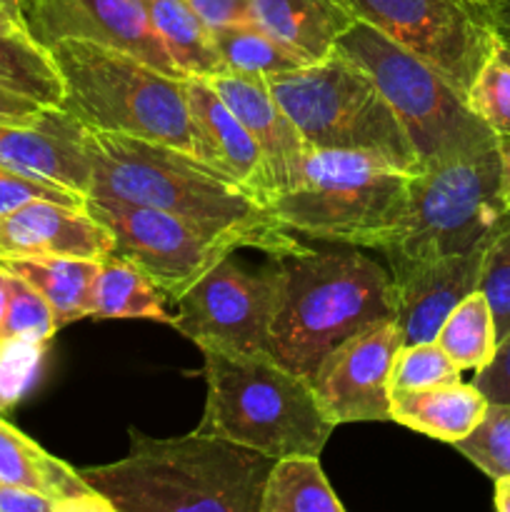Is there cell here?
I'll return each instance as SVG.
<instances>
[{
  "instance_id": "cell-1",
  "label": "cell",
  "mask_w": 510,
  "mask_h": 512,
  "mask_svg": "<svg viewBox=\"0 0 510 512\" xmlns=\"http://www.w3.org/2000/svg\"><path fill=\"white\" fill-rule=\"evenodd\" d=\"M90 158L88 198L120 200L183 215L210 228L245 238L270 258L303 250L275 213L240 183L195 155L133 135L85 128Z\"/></svg>"
},
{
  "instance_id": "cell-2",
  "label": "cell",
  "mask_w": 510,
  "mask_h": 512,
  "mask_svg": "<svg viewBox=\"0 0 510 512\" xmlns=\"http://www.w3.org/2000/svg\"><path fill=\"white\" fill-rule=\"evenodd\" d=\"M275 460L245 445L193 430L158 440L130 430V453L80 475L115 512H260Z\"/></svg>"
},
{
  "instance_id": "cell-3",
  "label": "cell",
  "mask_w": 510,
  "mask_h": 512,
  "mask_svg": "<svg viewBox=\"0 0 510 512\" xmlns=\"http://www.w3.org/2000/svg\"><path fill=\"white\" fill-rule=\"evenodd\" d=\"M283 270L270 355L303 378L350 335L395 320L393 275L355 250H310L275 258Z\"/></svg>"
},
{
  "instance_id": "cell-4",
  "label": "cell",
  "mask_w": 510,
  "mask_h": 512,
  "mask_svg": "<svg viewBox=\"0 0 510 512\" xmlns=\"http://www.w3.org/2000/svg\"><path fill=\"white\" fill-rule=\"evenodd\" d=\"M48 50L65 85L60 108L85 128L170 145L215 168L190 113L185 78L93 40L65 38Z\"/></svg>"
},
{
  "instance_id": "cell-5",
  "label": "cell",
  "mask_w": 510,
  "mask_h": 512,
  "mask_svg": "<svg viewBox=\"0 0 510 512\" xmlns=\"http://www.w3.org/2000/svg\"><path fill=\"white\" fill-rule=\"evenodd\" d=\"M200 353L208 398L198 433L245 445L273 460L323 453L335 423L308 378L285 368L268 350L240 353L203 345Z\"/></svg>"
},
{
  "instance_id": "cell-6",
  "label": "cell",
  "mask_w": 510,
  "mask_h": 512,
  "mask_svg": "<svg viewBox=\"0 0 510 512\" xmlns=\"http://www.w3.org/2000/svg\"><path fill=\"white\" fill-rule=\"evenodd\" d=\"M408 193L410 173L378 155L308 148L300 183L270 208L285 230L385 250L403 228Z\"/></svg>"
},
{
  "instance_id": "cell-7",
  "label": "cell",
  "mask_w": 510,
  "mask_h": 512,
  "mask_svg": "<svg viewBox=\"0 0 510 512\" xmlns=\"http://www.w3.org/2000/svg\"><path fill=\"white\" fill-rule=\"evenodd\" d=\"M265 83L308 148L358 150L410 175L420 170L418 153L373 75L340 50Z\"/></svg>"
},
{
  "instance_id": "cell-8",
  "label": "cell",
  "mask_w": 510,
  "mask_h": 512,
  "mask_svg": "<svg viewBox=\"0 0 510 512\" xmlns=\"http://www.w3.org/2000/svg\"><path fill=\"white\" fill-rule=\"evenodd\" d=\"M498 143L410 175L408 213L398 238L383 250L390 275L485 248L508 220Z\"/></svg>"
},
{
  "instance_id": "cell-9",
  "label": "cell",
  "mask_w": 510,
  "mask_h": 512,
  "mask_svg": "<svg viewBox=\"0 0 510 512\" xmlns=\"http://www.w3.org/2000/svg\"><path fill=\"white\" fill-rule=\"evenodd\" d=\"M335 50L373 75L413 143L420 168L478 153L498 143V135L475 115L468 98L445 75L410 50L400 48L373 25L355 20L340 35Z\"/></svg>"
},
{
  "instance_id": "cell-10",
  "label": "cell",
  "mask_w": 510,
  "mask_h": 512,
  "mask_svg": "<svg viewBox=\"0 0 510 512\" xmlns=\"http://www.w3.org/2000/svg\"><path fill=\"white\" fill-rule=\"evenodd\" d=\"M85 210L113 235L115 258L135 265L173 303L220 260L248 248L240 235L158 208L88 198Z\"/></svg>"
},
{
  "instance_id": "cell-11",
  "label": "cell",
  "mask_w": 510,
  "mask_h": 512,
  "mask_svg": "<svg viewBox=\"0 0 510 512\" xmlns=\"http://www.w3.org/2000/svg\"><path fill=\"white\" fill-rule=\"evenodd\" d=\"M355 20L433 65L468 98L480 70L500 50L483 0H343Z\"/></svg>"
},
{
  "instance_id": "cell-12",
  "label": "cell",
  "mask_w": 510,
  "mask_h": 512,
  "mask_svg": "<svg viewBox=\"0 0 510 512\" xmlns=\"http://www.w3.org/2000/svg\"><path fill=\"white\" fill-rule=\"evenodd\" d=\"M280 290L283 270L275 258L263 273H248L225 258L175 303L178 313L170 325L198 348L218 345L240 353H270Z\"/></svg>"
},
{
  "instance_id": "cell-13",
  "label": "cell",
  "mask_w": 510,
  "mask_h": 512,
  "mask_svg": "<svg viewBox=\"0 0 510 512\" xmlns=\"http://www.w3.org/2000/svg\"><path fill=\"white\" fill-rule=\"evenodd\" d=\"M403 335L383 320L335 345L315 368V395L335 425L390 420V368Z\"/></svg>"
},
{
  "instance_id": "cell-14",
  "label": "cell",
  "mask_w": 510,
  "mask_h": 512,
  "mask_svg": "<svg viewBox=\"0 0 510 512\" xmlns=\"http://www.w3.org/2000/svg\"><path fill=\"white\" fill-rule=\"evenodd\" d=\"M28 30L45 48L65 38L93 40L185 78L155 33L143 0H33Z\"/></svg>"
},
{
  "instance_id": "cell-15",
  "label": "cell",
  "mask_w": 510,
  "mask_h": 512,
  "mask_svg": "<svg viewBox=\"0 0 510 512\" xmlns=\"http://www.w3.org/2000/svg\"><path fill=\"white\" fill-rule=\"evenodd\" d=\"M0 165L85 198L90 193L85 125L63 108H45L35 123H0Z\"/></svg>"
},
{
  "instance_id": "cell-16",
  "label": "cell",
  "mask_w": 510,
  "mask_h": 512,
  "mask_svg": "<svg viewBox=\"0 0 510 512\" xmlns=\"http://www.w3.org/2000/svg\"><path fill=\"white\" fill-rule=\"evenodd\" d=\"M113 235L85 208L30 200L0 213V260L13 258H113Z\"/></svg>"
},
{
  "instance_id": "cell-17",
  "label": "cell",
  "mask_w": 510,
  "mask_h": 512,
  "mask_svg": "<svg viewBox=\"0 0 510 512\" xmlns=\"http://www.w3.org/2000/svg\"><path fill=\"white\" fill-rule=\"evenodd\" d=\"M485 248L445 255L393 278L395 323L403 335V345L430 343L438 338L445 318L478 290Z\"/></svg>"
},
{
  "instance_id": "cell-18",
  "label": "cell",
  "mask_w": 510,
  "mask_h": 512,
  "mask_svg": "<svg viewBox=\"0 0 510 512\" xmlns=\"http://www.w3.org/2000/svg\"><path fill=\"white\" fill-rule=\"evenodd\" d=\"M208 80L218 90L220 98L225 100V105L248 128L255 143L260 145L265 160H268V168L275 180V188H278V195L295 188L300 183V178H303L308 145H305L303 135L295 128L293 120L288 118L283 105L270 93L268 83L233 73L215 75V78Z\"/></svg>"
},
{
  "instance_id": "cell-19",
  "label": "cell",
  "mask_w": 510,
  "mask_h": 512,
  "mask_svg": "<svg viewBox=\"0 0 510 512\" xmlns=\"http://www.w3.org/2000/svg\"><path fill=\"white\" fill-rule=\"evenodd\" d=\"M185 95H188L190 113L208 143L210 155H213L215 168L223 170L225 175L243 185L258 203L270 208L278 195L275 180L270 175L268 160L263 150L255 143L253 135L248 133L238 115L225 105L218 90L213 88L203 75H185ZM273 210V208H270Z\"/></svg>"
},
{
  "instance_id": "cell-20",
  "label": "cell",
  "mask_w": 510,
  "mask_h": 512,
  "mask_svg": "<svg viewBox=\"0 0 510 512\" xmlns=\"http://www.w3.org/2000/svg\"><path fill=\"white\" fill-rule=\"evenodd\" d=\"M0 483L40 490L65 500L73 512H115L113 505L85 483L80 470L45 453L35 440L0 418Z\"/></svg>"
},
{
  "instance_id": "cell-21",
  "label": "cell",
  "mask_w": 510,
  "mask_h": 512,
  "mask_svg": "<svg viewBox=\"0 0 510 512\" xmlns=\"http://www.w3.org/2000/svg\"><path fill=\"white\" fill-rule=\"evenodd\" d=\"M253 20L308 63L328 58L355 23L343 0H250Z\"/></svg>"
},
{
  "instance_id": "cell-22",
  "label": "cell",
  "mask_w": 510,
  "mask_h": 512,
  "mask_svg": "<svg viewBox=\"0 0 510 512\" xmlns=\"http://www.w3.org/2000/svg\"><path fill=\"white\" fill-rule=\"evenodd\" d=\"M488 400L475 383H443L390 398V420L428 438L455 445L475 430Z\"/></svg>"
},
{
  "instance_id": "cell-23",
  "label": "cell",
  "mask_w": 510,
  "mask_h": 512,
  "mask_svg": "<svg viewBox=\"0 0 510 512\" xmlns=\"http://www.w3.org/2000/svg\"><path fill=\"white\" fill-rule=\"evenodd\" d=\"M0 265L33 285L48 300L58 328L90 318V295L100 268L98 260L13 258L0 260Z\"/></svg>"
},
{
  "instance_id": "cell-24",
  "label": "cell",
  "mask_w": 510,
  "mask_h": 512,
  "mask_svg": "<svg viewBox=\"0 0 510 512\" xmlns=\"http://www.w3.org/2000/svg\"><path fill=\"white\" fill-rule=\"evenodd\" d=\"M143 5L155 33L185 75L215 78L228 73L223 58L215 50L208 25L190 10L185 0H143Z\"/></svg>"
},
{
  "instance_id": "cell-25",
  "label": "cell",
  "mask_w": 510,
  "mask_h": 512,
  "mask_svg": "<svg viewBox=\"0 0 510 512\" xmlns=\"http://www.w3.org/2000/svg\"><path fill=\"white\" fill-rule=\"evenodd\" d=\"M90 318L95 320H158L168 323L173 315L165 310L163 293L135 265L120 258L100 263L90 295Z\"/></svg>"
},
{
  "instance_id": "cell-26",
  "label": "cell",
  "mask_w": 510,
  "mask_h": 512,
  "mask_svg": "<svg viewBox=\"0 0 510 512\" xmlns=\"http://www.w3.org/2000/svg\"><path fill=\"white\" fill-rule=\"evenodd\" d=\"M320 468L318 455H288L270 468L260 512H343Z\"/></svg>"
},
{
  "instance_id": "cell-27",
  "label": "cell",
  "mask_w": 510,
  "mask_h": 512,
  "mask_svg": "<svg viewBox=\"0 0 510 512\" xmlns=\"http://www.w3.org/2000/svg\"><path fill=\"white\" fill-rule=\"evenodd\" d=\"M0 88L60 108L65 85L53 55L30 33H0Z\"/></svg>"
},
{
  "instance_id": "cell-28",
  "label": "cell",
  "mask_w": 510,
  "mask_h": 512,
  "mask_svg": "<svg viewBox=\"0 0 510 512\" xmlns=\"http://www.w3.org/2000/svg\"><path fill=\"white\" fill-rule=\"evenodd\" d=\"M225 70L243 78L268 80L273 75L303 68L308 60L300 58L293 48L265 33L258 23H238L210 30Z\"/></svg>"
},
{
  "instance_id": "cell-29",
  "label": "cell",
  "mask_w": 510,
  "mask_h": 512,
  "mask_svg": "<svg viewBox=\"0 0 510 512\" xmlns=\"http://www.w3.org/2000/svg\"><path fill=\"white\" fill-rule=\"evenodd\" d=\"M435 343L460 370H480L490 363L498 338H495L493 313L480 290H473L445 318Z\"/></svg>"
},
{
  "instance_id": "cell-30",
  "label": "cell",
  "mask_w": 510,
  "mask_h": 512,
  "mask_svg": "<svg viewBox=\"0 0 510 512\" xmlns=\"http://www.w3.org/2000/svg\"><path fill=\"white\" fill-rule=\"evenodd\" d=\"M58 330L48 300L33 285L8 270V313H5L3 343L45 345Z\"/></svg>"
},
{
  "instance_id": "cell-31",
  "label": "cell",
  "mask_w": 510,
  "mask_h": 512,
  "mask_svg": "<svg viewBox=\"0 0 510 512\" xmlns=\"http://www.w3.org/2000/svg\"><path fill=\"white\" fill-rule=\"evenodd\" d=\"M463 370L445 355L435 340L430 343L400 345L390 368V398L415 390L433 388V385L455 383Z\"/></svg>"
},
{
  "instance_id": "cell-32",
  "label": "cell",
  "mask_w": 510,
  "mask_h": 512,
  "mask_svg": "<svg viewBox=\"0 0 510 512\" xmlns=\"http://www.w3.org/2000/svg\"><path fill=\"white\" fill-rule=\"evenodd\" d=\"M455 450L490 480L510 475V403H488L483 420L455 443Z\"/></svg>"
},
{
  "instance_id": "cell-33",
  "label": "cell",
  "mask_w": 510,
  "mask_h": 512,
  "mask_svg": "<svg viewBox=\"0 0 510 512\" xmlns=\"http://www.w3.org/2000/svg\"><path fill=\"white\" fill-rule=\"evenodd\" d=\"M478 290L485 295L495 320V338L510 333V215L483 253Z\"/></svg>"
},
{
  "instance_id": "cell-34",
  "label": "cell",
  "mask_w": 510,
  "mask_h": 512,
  "mask_svg": "<svg viewBox=\"0 0 510 512\" xmlns=\"http://www.w3.org/2000/svg\"><path fill=\"white\" fill-rule=\"evenodd\" d=\"M468 105L498 138L510 135V65L498 53L470 85Z\"/></svg>"
},
{
  "instance_id": "cell-35",
  "label": "cell",
  "mask_w": 510,
  "mask_h": 512,
  "mask_svg": "<svg viewBox=\"0 0 510 512\" xmlns=\"http://www.w3.org/2000/svg\"><path fill=\"white\" fill-rule=\"evenodd\" d=\"M30 200H53V203L70 205V208H85L88 198L73 193V190L58 188V185L38 183V180H30L0 165V213H8V210L30 203Z\"/></svg>"
},
{
  "instance_id": "cell-36",
  "label": "cell",
  "mask_w": 510,
  "mask_h": 512,
  "mask_svg": "<svg viewBox=\"0 0 510 512\" xmlns=\"http://www.w3.org/2000/svg\"><path fill=\"white\" fill-rule=\"evenodd\" d=\"M473 383L488 403H510V333L498 340L490 363L475 370Z\"/></svg>"
},
{
  "instance_id": "cell-37",
  "label": "cell",
  "mask_w": 510,
  "mask_h": 512,
  "mask_svg": "<svg viewBox=\"0 0 510 512\" xmlns=\"http://www.w3.org/2000/svg\"><path fill=\"white\" fill-rule=\"evenodd\" d=\"M185 3L208 25V30L238 23H255L250 0H185Z\"/></svg>"
},
{
  "instance_id": "cell-38",
  "label": "cell",
  "mask_w": 510,
  "mask_h": 512,
  "mask_svg": "<svg viewBox=\"0 0 510 512\" xmlns=\"http://www.w3.org/2000/svg\"><path fill=\"white\" fill-rule=\"evenodd\" d=\"M0 512H73L65 500L40 490L0 483Z\"/></svg>"
},
{
  "instance_id": "cell-39",
  "label": "cell",
  "mask_w": 510,
  "mask_h": 512,
  "mask_svg": "<svg viewBox=\"0 0 510 512\" xmlns=\"http://www.w3.org/2000/svg\"><path fill=\"white\" fill-rule=\"evenodd\" d=\"M43 110L45 105L0 88V123H35Z\"/></svg>"
},
{
  "instance_id": "cell-40",
  "label": "cell",
  "mask_w": 510,
  "mask_h": 512,
  "mask_svg": "<svg viewBox=\"0 0 510 512\" xmlns=\"http://www.w3.org/2000/svg\"><path fill=\"white\" fill-rule=\"evenodd\" d=\"M30 8L33 0H0V33H30Z\"/></svg>"
},
{
  "instance_id": "cell-41",
  "label": "cell",
  "mask_w": 510,
  "mask_h": 512,
  "mask_svg": "<svg viewBox=\"0 0 510 512\" xmlns=\"http://www.w3.org/2000/svg\"><path fill=\"white\" fill-rule=\"evenodd\" d=\"M483 3L495 35L500 40V48L510 50V0H483Z\"/></svg>"
},
{
  "instance_id": "cell-42",
  "label": "cell",
  "mask_w": 510,
  "mask_h": 512,
  "mask_svg": "<svg viewBox=\"0 0 510 512\" xmlns=\"http://www.w3.org/2000/svg\"><path fill=\"white\" fill-rule=\"evenodd\" d=\"M500 150V178H503V195L510 205V135L498 138Z\"/></svg>"
},
{
  "instance_id": "cell-43",
  "label": "cell",
  "mask_w": 510,
  "mask_h": 512,
  "mask_svg": "<svg viewBox=\"0 0 510 512\" xmlns=\"http://www.w3.org/2000/svg\"><path fill=\"white\" fill-rule=\"evenodd\" d=\"M493 483H495V495H493L495 510L510 512V475L493 480Z\"/></svg>"
},
{
  "instance_id": "cell-44",
  "label": "cell",
  "mask_w": 510,
  "mask_h": 512,
  "mask_svg": "<svg viewBox=\"0 0 510 512\" xmlns=\"http://www.w3.org/2000/svg\"><path fill=\"white\" fill-rule=\"evenodd\" d=\"M8 313V270L0 268V348H3V325Z\"/></svg>"
},
{
  "instance_id": "cell-45",
  "label": "cell",
  "mask_w": 510,
  "mask_h": 512,
  "mask_svg": "<svg viewBox=\"0 0 510 512\" xmlns=\"http://www.w3.org/2000/svg\"><path fill=\"white\" fill-rule=\"evenodd\" d=\"M498 55H500V58L505 60V63L510 65V50H508V48H500V50H498Z\"/></svg>"
}]
</instances>
